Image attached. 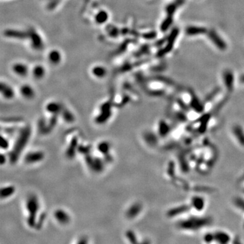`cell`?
<instances>
[{"mask_svg":"<svg viewBox=\"0 0 244 244\" xmlns=\"http://www.w3.org/2000/svg\"><path fill=\"white\" fill-rule=\"evenodd\" d=\"M48 60L53 64H57L61 61V55L57 50H53L48 54Z\"/></svg>","mask_w":244,"mask_h":244,"instance_id":"d6986e66","label":"cell"},{"mask_svg":"<svg viewBox=\"0 0 244 244\" xmlns=\"http://www.w3.org/2000/svg\"><path fill=\"white\" fill-rule=\"evenodd\" d=\"M184 2V0H175L174 2L170 3L167 5L166 8V12L167 16L173 18V16L176 12V10L182 5Z\"/></svg>","mask_w":244,"mask_h":244,"instance_id":"30bf717a","label":"cell"},{"mask_svg":"<svg viewBox=\"0 0 244 244\" xmlns=\"http://www.w3.org/2000/svg\"><path fill=\"white\" fill-rule=\"evenodd\" d=\"M12 71L15 74L19 77H25L29 73V69L26 64L23 63H16L12 67Z\"/></svg>","mask_w":244,"mask_h":244,"instance_id":"ba28073f","label":"cell"},{"mask_svg":"<svg viewBox=\"0 0 244 244\" xmlns=\"http://www.w3.org/2000/svg\"><path fill=\"white\" fill-rule=\"evenodd\" d=\"M1 94L5 100L10 101L15 98V92L12 87L7 84L2 83Z\"/></svg>","mask_w":244,"mask_h":244,"instance_id":"8fae6325","label":"cell"},{"mask_svg":"<svg viewBox=\"0 0 244 244\" xmlns=\"http://www.w3.org/2000/svg\"><path fill=\"white\" fill-rule=\"evenodd\" d=\"M45 158L44 152L41 151H32L27 153L24 158L25 162L27 164H35L43 161Z\"/></svg>","mask_w":244,"mask_h":244,"instance_id":"277c9868","label":"cell"},{"mask_svg":"<svg viewBox=\"0 0 244 244\" xmlns=\"http://www.w3.org/2000/svg\"><path fill=\"white\" fill-rule=\"evenodd\" d=\"M15 193V187L12 185H8L2 187L1 189V197L2 199H6L12 196Z\"/></svg>","mask_w":244,"mask_h":244,"instance_id":"e0dca14e","label":"cell"},{"mask_svg":"<svg viewBox=\"0 0 244 244\" xmlns=\"http://www.w3.org/2000/svg\"><path fill=\"white\" fill-rule=\"evenodd\" d=\"M61 112L62 113V118L64 119V120L65 121L69 122V123H71V122L74 121V115H73L69 110H65V111H64L63 109H62Z\"/></svg>","mask_w":244,"mask_h":244,"instance_id":"7402d4cb","label":"cell"},{"mask_svg":"<svg viewBox=\"0 0 244 244\" xmlns=\"http://www.w3.org/2000/svg\"><path fill=\"white\" fill-rule=\"evenodd\" d=\"M77 244H87V239L86 238H82V239L78 242Z\"/></svg>","mask_w":244,"mask_h":244,"instance_id":"4316f807","label":"cell"},{"mask_svg":"<svg viewBox=\"0 0 244 244\" xmlns=\"http://www.w3.org/2000/svg\"><path fill=\"white\" fill-rule=\"evenodd\" d=\"M223 78L224 83L226 88L229 90H231L234 86V74L231 70L226 69L225 70L223 74Z\"/></svg>","mask_w":244,"mask_h":244,"instance_id":"9c48e42d","label":"cell"},{"mask_svg":"<svg viewBox=\"0 0 244 244\" xmlns=\"http://www.w3.org/2000/svg\"><path fill=\"white\" fill-rule=\"evenodd\" d=\"M62 109V107L61 104L57 103V102H51V103H48L46 106V110L47 111L50 113H52L54 115L61 113Z\"/></svg>","mask_w":244,"mask_h":244,"instance_id":"9a60e30c","label":"cell"},{"mask_svg":"<svg viewBox=\"0 0 244 244\" xmlns=\"http://www.w3.org/2000/svg\"><path fill=\"white\" fill-rule=\"evenodd\" d=\"M193 207L195 208L198 209V210H200V209H202L204 206L203 201L200 198H194V199L193 200Z\"/></svg>","mask_w":244,"mask_h":244,"instance_id":"603a6c76","label":"cell"},{"mask_svg":"<svg viewBox=\"0 0 244 244\" xmlns=\"http://www.w3.org/2000/svg\"><path fill=\"white\" fill-rule=\"evenodd\" d=\"M213 239H214V235H209V234H208V235H206V237H205V241H206V242L209 243V242H210L211 241H212Z\"/></svg>","mask_w":244,"mask_h":244,"instance_id":"484cf974","label":"cell"},{"mask_svg":"<svg viewBox=\"0 0 244 244\" xmlns=\"http://www.w3.org/2000/svg\"><path fill=\"white\" fill-rule=\"evenodd\" d=\"M172 22H173V18L167 16L161 25V30L162 31H167L170 27H171Z\"/></svg>","mask_w":244,"mask_h":244,"instance_id":"44dd1931","label":"cell"},{"mask_svg":"<svg viewBox=\"0 0 244 244\" xmlns=\"http://www.w3.org/2000/svg\"><path fill=\"white\" fill-rule=\"evenodd\" d=\"M186 210V208L185 207H180L179 208H175L172 209L171 211L169 212V216H176L178 214H180L181 213L184 212V211Z\"/></svg>","mask_w":244,"mask_h":244,"instance_id":"cb8c5ba5","label":"cell"},{"mask_svg":"<svg viewBox=\"0 0 244 244\" xmlns=\"http://www.w3.org/2000/svg\"><path fill=\"white\" fill-rule=\"evenodd\" d=\"M239 81H240L241 83L244 84V73H243V74H242V75H241L240 78H239Z\"/></svg>","mask_w":244,"mask_h":244,"instance_id":"83f0119b","label":"cell"},{"mask_svg":"<svg viewBox=\"0 0 244 244\" xmlns=\"http://www.w3.org/2000/svg\"><path fill=\"white\" fill-rule=\"evenodd\" d=\"M31 73H32L34 78L39 80V79L44 78L45 74H46V70H45L44 67L41 66V65H38V66H35L32 69Z\"/></svg>","mask_w":244,"mask_h":244,"instance_id":"2e32d148","label":"cell"},{"mask_svg":"<svg viewBox=\"0 0 244 244\" xmlns=\"http://www.w3.org/2000/svg\"><path fill=\"white\" fill-rule=\"evenodd\" d=\"M214 236V239L216 240L218 242H219L221 244H225L226 243H228L230 239L229 235L223 232H216Z\"/></svg>","mask_w":244,"mask_h":244,"instance_id":"ffe728a7","label":"cell"},{"mask_svg":"<svg viewBox=\"0 0 244 244\" xmlns=\"http://www.w3.org/2000/svg\"><path fill=\"white\" fill-rule=\"evenodd\" d=\"M2 149L4 150H7L10 147V143L9 140H8L6 138H4L2 136Z\"/></svg>","mask_w":244,"mask_h":244,"instance_id":"d4e9b609","label":"cell"},{"mask_svg":"<svg viewBox=\"0 0 244 244\" xmlns=\"http://www.w3.org/2000/svg\"><path fill=\"white\" fill-rule=\"evenodd\" d=\"M96 149H97V151H98V153H100L101 154L104 156H106L109 155L110 149H111V145H110V143L109 142H108L107 140H103L100 142V143L97 144Z\"/></svg>","mask_w":244,"mask_h":244,"instance_id":"5bb4252c","label":"cell"},{"mask_svg":"<svg viewBox=\"0 0 244 244\" xmlns=\"http://www.w3.org/2000/svg\"><path fill=\"white\" fill-rule=\"evenodd\" d=\"M209 223H210V220L208 218H192L181 222L179 226L181 229L186 230H198L208 225Z\"/></svg>","mask_w":244,"mask_h":244,"instance_id":"6da1fadb","label":"cell"},{"mask_svg":"<svg viewBox=\"0 0 244 244\" xmlns=\"http://www.w3.org/2000/svg\"><path fill=\"white\" fill-rule=\"evenodd\" d=\"M208 31V30L206 27L201 26H195V25L188 26L185 29L186 35L191 37L205 35V34H207Z\"/></svg>","mask_w":244,"mask_h":244,"instance_id":"52a82bcc","label":"cell"},{"mask_svg":"<svg viewBox=\"0 0 244 244\" xmlns=\"http://www.w3.org/2000/svg\"><path fill=\"white\" fill-rule=\"evenodd\" d=\"M19 93L22 98L27 101H31L35 98V91L29 84H24L19 89Z\"/></svg>","mask_w":244,"mask_h":244,"instance_id":"8992f818","label":"cell"},{"mask_svg":"<svg viewBox=\"0 0 244 244\" xmlns=\"http://www.w3.org/2000/svg\"><path fill=\"white\" fill-rule=\"evenodd\" d=\"M92 75L96 78L102 79L104 77L107 75V70L104 67L101 66H97L93 68L92 71Z\"/></svg>","mask_w":244,"mask_h":244,"instance_id":"ac0fdd59","label":"cell"},{"mask_svg":"<svg viewBox=\"0 0 244 244\" xmlns=\"http://www.w3.org/2000/svg\"><path fill=\"white\" fill-rule=\"evenodd\" d=\"M27 208L29 212L28 223L31 226L35 225V220L37 212L39 209V202L35 196H31L27 201Z\"/></svg>","mask_w":244,"mask_h":244,"instance_id":"7a4b0ae2","label":"cell"},{"mask_svg":"<svg viewBox=\"0 0 244 244\" xmlns=\"http://www.w3.org/2000/svg\"><path fill=\"white\" fill-rule=\"evenodd\" d=\"M142 209V206L140 203H135L134 204L130 207V208L127 209V212H126V216L127 218H135L137 216H138Z\"/></svg>","mask_w":244,"mask_h":244,"instance_id":"4fadbf2b","label":"cell"},{"mask_svg":"<svg viewBox=\"0 0 244 244\" xmlns=\"http://www.w3.org/2000/svg\"><path fill=\"white\" fill-rule=\"evenodd\" d=\"M178 33H179V31H178L177 29H174L171 33H170V35L168 36V40H167L165 48H164L163 50H162L160 52L161 56L165 55L166 54H167L168 52L169 53L170 51L172 50L173 47L174 46V43L176 41V39Z\"/></svg>","mask_w":244,"mask_h":244,"instance_id":"5b68a950","label":"cell"},{"mask_svg":"<svg viewBox=\"0 0 244 244\" xmlns=\"http://www.w3.org/2000/svg\"><path fill=\"white\" fill-rule=\"evenodd\" d=\"M206 35H208L209 41L218 50L223 52L227 49V44H226V41L214 29L208 30Z\"/></svg>","mask_w":244,"mask_h":244,"instance_id":"3957f363","label":"cell"},{"mask_svg":"<svg viewBox=\"0 0 244 244\" xmlns=\"http://www.w3.org/2000/svg\"><path fill=\"white\" fill-rule=\"evenodd\" d=\"M54 216L59 223L62 224V225H66L70 221L69 215L63 209H56L54 212Z\"/></svg>","mask_w":244,"mask_h":244,"instance_id":"7c38bea8","label":"cell"},{"mask_svg":"<svg viewBox=\"0 0 244 244\" xmlns=\"http://www.w3.org/2000/svg\"><path fill=\"white\" fill-rule=\"evenodd\" d=\"M141 244H150V243L148 242V241H144V242L142 243Z\"/></svg>","mask_w":244,"mask_h":244,"instance_id":"f1b7e54d","label":"cell"}]
</instances>
